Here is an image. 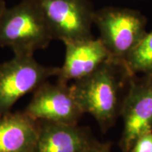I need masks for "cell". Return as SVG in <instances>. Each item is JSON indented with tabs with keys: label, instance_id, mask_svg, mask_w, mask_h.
<instances>
[{
	"label": "cell",
	"instance_id": "obj_1",
	"mask_svg": "<svg viewBox=\"0 0 152 152\" xmlns=\"http://www.w3.org/2000/svg\"><path fill=\"white\" fill-rule=\"evenodd\" d=\"M131 76L124 64L110 58L93 73L74 81L71 87L83 113L91 114L102 127H108L115 118L120 92Z\"/></svg>",
	"mask_w": 152,
	"mask_h": 152
},
{
	"label": "cell",
	"instance_id": "obj_2",
	"mask_svg": "<svg viewBox=\"0 0 152 152\" xmlns=\"http://www.w3.org/2000/svg\"><path fill=\"white\" fill-rule=\"evenodd\" d=\"M53 37L35 0H23L0 17V47L14 55L33 56L49 46Z\"/></svg>",
	"mask_w": 152,
	"mask_h": 152
},
{
	"label": "cell",
	"instance_id": "obj_3",
	"mask_svg": "<svg viewBox=\"0 0 152 152\" xmlns=\"http://www.w3.org/2000/svg\"><path fill=\"white\" fill-rule=\"evenodd\" d=\"M94 24L110 58L125 64V61L147 33V19L141 13L121 7H107L95 11Z\"/></svg>",
	"mask_w": 152,
	"mask_h": 152
},
{
	"label": "cell",
	"instance_id": "obj_4",
	"mask_svg": "<svg viewBox=\"0 0 152 152\" xmlns=\"http://www.w3.org/2000/svg\"><path fill=\"white\" fill-rule=\"evenodd\" d=\"M58 72V67L43 66L27 55H14L0 64V114L10 111L19 99L57 77Z\"/></svg>",
	"mask_w": 152,
	"mask_h": 152
},
{
	"label": "cell",
	"instance_id": "obj_5",
	"mask_svg": "<svg viewBox=\"0 0 152 152\" xmlns=\"http://www.w3.org/2000/svg\"><path fill=\"white\" fill-rule=\"evenodd\" d=\"M54 39L65 43L92 38L94 9L89 0H35Z\"/></svg>",
	"mask_w": 152,
	"mask_h": 152
},
{
	"label": "cell",
	"instance_id": "obj_6",
	"mask_svg": "<svg viewBox=\"0 0 152 152\" xmlns=\"http://www.w3.org/2000/svg\"><path fill=\"white\" fill-rule=\"evenodd\" d=\"M123 132L121 147L129 152L133 144L145 133L152 131V76H131L128 90L121 104Z\"/></svg>",
	"mask_w": 152,
	"mask_h": 152
},
{
	"label": "cell",
	"instance_id": "obj_7",
	"mask_svg": "<svg viewBox=\"0 0 152 152\" xmlns=\"http://www.w3.org/2000/svg\"><path fill=\"white\" fill-rule=\"evenodd\" d=\"M24 113L37 121L75 125L83 112L71 85L57 81L55 84L46 82L38 87Z\"/></svg>",
	"mask_w": 152,
	"mask_h": 152
},
{
	"label": "cell",
	"instance_id": "obj_8",
	"mask_svg": "<svg viewBox=\"0 0 152 152\" xmlns=\"http://www.w3.org/2000/svg\"><path fill=\"white\" fill-rule=\"evenodd\" d=\"M65 59L59 68L57 81L68 83L93 73L110 58V54L99 38L67 42Z\"/></svg>",
	"mask_w": 152,
	"mask_h": 152
},
{
	"label": "cell",
	"instance_id": "obj_9",
	"mask_svg": "<svg viewBox=\"0 0 152 152\" xmlns=\"http://www.w3.org/2000/svg\"><path fill=\"white\" fill-rule=\"evenodd\" d=\"M38 123L37 140L32 152H85L94 142L77 125Z\"/></svg>",
	"mask_w": 152,
	"mask_h": 152
},
{
	"label": "cell",
	"instance_id": "obj_10",
	"mask_svg": "<svg viewBox=\"0 0 152 152\" xmlns=\"http://www.w3.org/2000/svg\"><path fill=\"white\" fill-rule=\"evenodd\" d=\"M39 123L23 113L0 114V152H32Z\"/></svg>",
	"mask_w": 152,
	"mask_h": 152
},
{
	"label": "cell",
	"instance_id": "obj_11",
	"mask_svg": "<svg viewBox=\"0 0 152 152\" xmlns=\"http://www.w3.org/2000/svg\"><path fill=\"white\" fill-rule=\"evenodd\" d=\"M130 75L152 73V31L147 33L125 61Z\"/></svg>",
	"mask_w": 152,
	"mask_h": 152
},
{
	"label": "cell",
	"instance_id": "obj_12",
	"mask_svg": "<svg viewBox=\"0 0 152 152\" xmlns=\"http://www.w3.org/2000/svg\"><path fill=\"white\" fill-rule=\"evenodd\" d=\"M129 152H152V131L140 136Z\"/></svg>",
	"mask_w": 152,
	"mask_h": 152
},
{
	"label": "cell",
	"instance_id": "obj_13",
	"mask_svg": "<svg viewBox=\"0 0 152 152\" xmlns=\"http://www.w3.org/2000/svg\"><path fill=\"white\" fill-rule=\"evenodd\" d=\"M85 152H111L109 144H99L94 142Z\"/></svg>",
	"mask_w": 152,
	"mask_h": 152
},
{
	"label": "cell",
	"instance_id": "obj_14",
	"mask_svg": "<svg viewBox=\"0 0 152 152\" xmlns=\"http://www.w3.org/2000/svg\"><path fill=\"white\" fill-rule=\"evenodd\" d=\"M6 9H7V7H6L5 1L4 0H0V17Z\"/></svg>",
	"mask_w": 152,
	"mask_h": 152
},
{
	"label": "cell",
	"instance_id": "obj_15",
	"mask_svg": "<svg viewBox=\"0 0 152 152\" xmlns=\"http://www.w3.org/2000/svg\"><path fill=\"white\" fill-rule=\"evenodd\" d=\"M149 75H151L152 76V73H149Z\"/></svg>",
	"mask_w": 152,
	"mask_h": 152
}]
</instances>
